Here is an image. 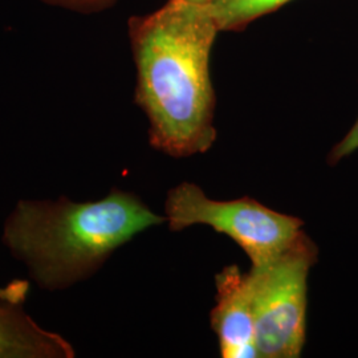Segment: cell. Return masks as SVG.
I'll list each match as a JSON object with an SVG mask.
<instances>
[{"label":"cell","mask_w":358,"mask_h":358,"mask_svg":"<svg viewBox=\"0 0 358 358\" xmlns=\"http://www.w3.org/2000/svg\"><path fill=\"white\" fill-rule=\"evenodd\" d=\"M219 32L208 6L183 0L128 20L136 103L152 146L174 158L206 153L217 140L210 56Z\"/></svg>","instance_id":"6da1fadb"},{"label":"cell","mask_w":358,"mask_h":358,"mask_svg":"<svg viewBox=\"0 0 358 358\" xmlns=\"http://www.w3.org/2000/svg\"><path fill=\"white\" fill-rule=\"evenodd\" d=\"M166 223L130 192L113 190L96 202H20L4 227V242L48 289L87 278L136 235Z\"/></svg>","instance_id":"7a4b0ae2"},{"label":"cell","mask_w":358,"mask_h":358,"mask_svg":"<svg viewBox=\"0 0 358 358\" xmlns=\"http://www.w3.org/2000/svg\"><path fill=\"white\" fill-rule=\"evenodd\" d=\"M317 259V245L303 231L278 257L247 272L257 357H300L307 338L308 278Z\"/></svg>","instance_id":"3957f363"},{"label":"cell","mask_w":358,"mask_h":358,"mask_svg":"<svg viewBox=\"0 0 358 358\" xmlns=\"http://www.w3.org/2000/svg\"><path fill=\"white\" fill-rule=\"evenodd\" d=\"M165 217L171 231L207 226L229 236L251 260L266 266L303 232V220L278 213L252 198L210 199L201 187L182 182L167 194Z\"/></svg>","instance_id":"277c9868"},{"label":"cell","mask_w":358,"mask_h":358,"mask_svg":"<svg viewBox=\"0 0 358 358\" xmlns=\"http://www.w3.org/2000/svg\"><path fill=\"white\" fill-rule=\"evenodd\" d=\"M217 304L211 310V327L223 358L257 357L255 321L247 273L238 266L222 269L215 278Z\"/></svg>","instance_id":"5b68a950"},{"label":"cell","mask_w":358,"mask_h":358,"mask_svg":"<svg viewBox=\"0 0 358 358\" xmlns=\"http://www.w3.org/2000/svg\"><path fill=\"white\" fill-rule=\"evenodd\" d=\"M292 0H213L208 7L220 32H241Z\"/></svg>","instance_id":"8992f818"},{"label":"cell","mask_w":358,"mask_h":358,"mask_svg":"<svg viewBox=\"0 0 358 358\" xmlns=\"http://www.w3.org/2000/svg\"><path fill=\"white\" fill-rule=\"evenodd\" d=\"M44 4H48L51 7L63 8L71 13H99L112 8L118 0H40Z\"/></svg>","instance_id":"52a82bcc"},{"label":"cell","mask_w":358,"mask_h":358,"mask_svg":"<svg viewBox=\"0 0 358 358\" xmlns=\"http://www.w3.org/2000/svg\"><path fill=\"white\" fill-rule=\"evenodd\" d=\"M358 150V117L355 125L346 133L345 137L333 146L328 155V164L331 166L337 165L341 159L349 157Z\"/></svg>","instance_id":"ba28073f"},{"label":"cell","mask_w":358,"mask_h":358,"mask_svg":"<svg viewBox=\"0 0 358 358\" xmlns=\"http://www.w3.org/2000/svg\"><path fill=\"white\" fill-rule=\"evenodd\" d=\"M11 345H13V343H10V340L7 337V331L4 329L3 322L0 321V355L11 352Z\"/></svg>","instance_id":"9c48e42d"},{"label":"cell","mask_w":358,"mask_h":358,"mask_svg":"<svg viewBox=\"0 0 358 358\" xmlns=\"http://www.w3.org/2000/svg\"><path fill=\"white\" fill-rule=\"evenodd\" d=\"M186 3H192V4H196V6H208L213 0H183Z\"/></svg>","instance_id":"30bf717a"}]
</instances>
